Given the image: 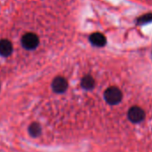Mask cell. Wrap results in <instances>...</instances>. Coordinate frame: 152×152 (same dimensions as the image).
I'll return each instance as SVG.
<instances>
[{
  "label": "cell",
  "instance_id": "1",
  "mask_svg": "<svg viewBox=\"0 0 152 152\" xmlns=\"http://www.w3.org/2000/svg\"><path fill=\"white\" fill-rule=\"evenodd\" d=\"M104 98L105 100L109 104V105H117L121 102L123 99V94L122 91L116 88V87H110L106 90L104 93Z\"/></svg>",
  "mask_w": 152,
  "mask_h": 152
},
{
  "label": "cell",
  "instance_id": "2",
  "mask_svg": "<svg viewBox=\"0 0 152 152\" xmlns=\"http://www.w3.org/2000/svg\"><path fill=\"white\" fill-rule=\"evenodd\" d=\"M39 37L32 32H28L24 34L22 38V45L26 49H34L39 45Z\"/></svg>",
  "mask_w": 152,
  "mask_h": 152
},
{
  "label": "cell",
  "instance_id": "3",
  "mask_svg": "<svg viewBox=\"0 0 152 152\" xmlns=\"http://www.w3.org/2000/svg\"><path fill=\"white\" fill-rule=\"evenodd\" d=\"M128 119L133 124H139L145 119V112L139 107H132L128 111Z\"/></svg>",
  "mask_w": 152,
  "mask_h": 152
},
{
  "label": "cell",
  "instance_id": "4",
  "mask_svg": "<svg viewBox=\"0 0 152 152\" xmlns=\"http://www.w3.org/2000/svg\"><path fill=\"white\" fill-rule=\"evenodd\" d=\"M68 87L67 81L64 77H56L52 83V89L56 93H64Z\"/></svg>",
  "mask_w": 152,
  "mask_h": 152
},
{
  "label": "cell",
  "instance_id": "5",
  "mask_svg": "<svg viewBox=\"0 0 152 152\" xmlns=\"http://www.w3.org/2000/svg\"><path fill=\"white\" fill-rule=\"evenodd\" d=\"M90 41L91 42L92 45H94L96 47H104L107 43V39L102 33L95 32L91 35Z\"/></svg>",
  "mask_w": 152,
  "mask_h": 152
},
{
  "label": "cell",
  "instance_id": "6",
  "mask_svg": "<svg viewBox=\"0 0 152 152\" xmlns=\"http://www.w3.org/2000/svg\"><path fill=\"white\" fill-rule=\"evenodd\" d=\"M13 52V45L7 39L0 40V55L3 56H9Z\"/></svg>",
  "mask_w": 152,
  "mask_h": 152
},
{
  "label": "cell",
  "instance_id": "7",
  "mask_svg": "<svg viewBox=\"0 0 152 152\" xmlns=\"http://www.w3.org/2000/svg\"><path fill=\"white\" fill-rule=\"evenodd\" d=\"M94 86H95V81L91 75H86L83 78V80H82V87L84 90H87V91L92 90L94 88Z\"/></svg>",
  "mask_w": 152,
  "mask_h": 152
},
{
  "label": "cell",
  "instance_id": "8",
  "mask_svg": "<svg viewBox=\"0 0 152 152\" xmlns=\"http://www.w3.org/2000/svg\"><path fill=\"white\" fill-rule=\"evenodd\" d=\"M29 133L31 137H39L41 133V127L39 124L33 123L30 125L29 127Z\"/></svg>",
  "mask_w": 152,
  "mask_h": 152
},
{
  "label": "cell",
  "instance_id": "9",
  "mask_svg": "<svg viewBox=\"0 0 152 152\" xmlns=\"http://www.w3.org/2000/svg\"><path fill=\"white\" fill-rule=\"evenodd\" d=\"M152 22V13L149 14H146L143 15L142 16L139 17L137 20V23L139 25H143V24H147Z\"/></svg>",
  "mask_w": 152,
  "mask_h": 152
}]
</instances>
